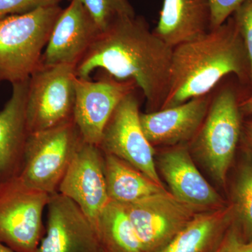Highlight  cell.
<instances>
[{
	"label": "cell",
	"mask_w": 252,
	"mask_h": 252,
	"mask_svg": "<svg viewBox=\"0 0 252 252\" xmlns=\"http://www.w3.org/2000/svg\"><path fill=\"white\" fill-rule=\"evenodd\" d=\"M95 231L103 252H144L121 204L109 200L99 215Z\"/></svg>",
	"instance_id": "cell-20"
},
{
	"label": "cell",
	"mask_w": 252,
	"mask_h": 252,
	"mask_svg": "<svg viewBox=\"0 0 252 252\" xmlns=\"http://www.w3.org/2000/svg\"><path fill=\"white\" fill-rule=\"evenodd\" d=\"M210 0H164L154 34L172 49L211 30Z\"/></svg>",
	"instance_id": "cell-17"
},
{
	"label": "cell",
	"mask_w": 252,
	"mask_h": 252,
	"mask_svg": "<svg viewBox=\"0 0 252 252\" xmlns=\"http://www.w3.org/2000/svg\"><path fill=\"white\" fill-rule=\"evenodd\" d=\"M144 252H159L202 212L175 198L170 191L122 205Z\"/></svg>",
	"instance_id": "cell-9"
},
{
	"label": "cell",
	"mask_w": 252,
	"mask_h": 252,
	"mask_svg": "<svg viewBox=\"0 0 252 252\" xmlns=\"http://www.w3.org/2000/svg\"><path fill=\"white\" fill-rule=\"evenodd\" d=\"M155 161L158 175L161 174L170 193L181 201L200 211L228 205L199 171L188 144L162 148Z\"/></svg>",
	"instance_id": "cell-12"
},
{
	"label": "cell",
	"mask_w": 252,
	"mask_h": 252,
	"mask_svg": "<svg viewBox=\"0 0 252 252\" xmlns=\"http://www.w3.org/2000/svg\"><path fill=\"white\" fill-rule=\"evenodd\" d=\"M75 67L71 64L41 65L32 74L26 103L30 133L73 120Z\"/></svg>",
	"instance_id": "cell-7"
},
{
	"label": "cell",
	"mask_w": 252,
	"mask_h": 252,
	"mask_svg": "<svg viewBox=\"0 0 252 252\" xmlns=\"http://www.w3.org/2000/svg\"><path fill=\"white\" fill-rule=\"evenodd\" d=\"M240 108L244 117L252 115V92L242 99L240 104Z\"/></svg>",
	"instance_id": "cell-28"
},
{
	"label": "cell",
	"mask_w": 252,
	"mask_h": 252,
	"mask_svg": "<svg viewBox=\"0 0 252 252\" xmlns=\"http://www.w3.org/2000/svg\"><path fill=\"white\" fill-rule=\"evenodd\" d=\"M212 97L207 94L175 107L140 113L146 138L154 148L189 144L206 117Z\"/></svg>",
	"instance_id": "cell-15"
},
{
	"label": "cell",
	"mask_w": 252,
	"mask_h": 252,
	"mask_svg": "<svg viewBox=\"0 0 252 252\" xmlns=\"http://www.w3.org/2000/svg\"><path fill=\"white\" fill-rule=\"evenodd\" d=\"M234 220L229 203L220 208L198 212L188 225L159 252H209Z\"/></svg>",
	"instance_id": "cell-18"
},
{
	"label": "cell",
	"mask_w": 252,
	"mask_h": 252,
	"mask_svg": "<svg viewBox=\"0 0 252 252\" xmlns=\"http://www.w3.org/2000/svg\"><path fill=\"white\" fill-rule=\"evenodd\" d=\"M29 79L12 84V94L0 110V182L18 177L22 170L30 132L26 118Z\"/></svg>",
	"instance_id": "cell-16"
},
{
	"label": "cell",
	"mask_w": 252,
	"mask_h": 252,
	"mask_svg": "<svg viewBox=\"0 0 252 252\" xmlns=\"http://www.w3.org/2000/svg\"><path fill=\"white\" fill-rule=\"evenodd\" d=\"M243 89L240 83H227L212 95L206 117L188 144L192 157L225 190L241 140L245 117L240 104L248 96Z\"/></svg>",
	"instance_id": "cell-3"
},
{
	"label": "cell",
	"mask_w": 252,
	"mask_h": 252,
	"mask_svg": "<svg viewBox=\"0 0 252 252\" xmlns=\"http://www.w3.org/2000/svg\"><path fill=\"white\" fill-rule=\"evenodd\" d=\"M0 252H15L14 250H11L9 247L5 245L4 244L1 243L0 242Z\"/></svg>",
	"instance_id": "cell-29"
},
{
	"label": "cell",
	"mask_w": 252,
	"mask_h": 252,
	"mask_svg": "<svg viewBox=\"0 0 252 252\" xmlns=\"http://www.w3.org/2000/svg\"><path fill=\"white\" fill-rule=\"evenodd\" d=\"M140 116V102L134 91L118 104L104 127L98 147L104 154L125 160L163 186L156 166V149L144 135Z\"/></svg>",
	"instance_id": "cell-8"
},
{
	"label": "cell",
	"mask_w": 252,
	"mask_h": 252,
	"mask_svg": "<svg viewBox=\"0 0 252 252\" xmlns=\"http://www.w3.org/2000/svg\"><path fill=\"white\" fill-rule=\"evenodd\" d=\"M173 49L151 31L141 16H125L100 33L75 67L78 78L94 71L118 80L135 81L147 101V112L161 109L168 94Z\"/></svg>",
	"instance_id": "cell-1"
},
{
	"label": "cell",
	"mask_w": 252,
	"mask_h": 252,
	"mask_svg": "<svg viewBox=\"0 0 252 252\" xmlns=\"http://www.w3.org/2000/svg\"><path fill=\"white\" fill-rule=\"evenodd\" d=\"M63 0H0V20L26 14L44 6L59 5Z\"/></svg>",
	"instance_id": "cell-25"
},
{
	"label": "cell",
	"mask_w": 252,
	"mask_h": 252,
	"mask_svg": "<svg viewBox=\"0 0 252 252\" xmlns=\"http://www.w3.org/2000/svg\"><path fill=\"white\" fill-rule=\"evenodd\" d=\"M63 9L52 5L0 20V83L28 80L40 67L50 34Z\"/></svg>",
	"instance_id": "cell-4"
},
{
	"label": "cell",
	"mask_w": 252,
	"mask_h": 252,
	"mask_svg": "<svg viewBox=\"0 0 252 252\" xmlns=\"http://www.w3.org/2000/svg\"><path fill=\"white\" fill-rule=\"evenodd\" d=\"M73 120L86 143L99 145L104 127L118 104L138 89L132 80H118L102 72L95 80L76 77Z\"/></svg>",
	"instance_id": "cell-10"
},
{
	"label": "cell",
	"mask_w": 252,
	"mask_h": 252,
	"mask_svg": "<svg viewBox=\"0 0 252 252\" xmlns=\"http://www.w3.org/2000/svg\"><path fill=\"white\" fill-rule=\"evenodd\" d=\"M228 75L252 91L248 54L232 16L203 35L173 48L168 94L160 109L210 94Z\"/></svg>",
	"instance_id": "cell-2"
},
{
	"label": "cell",
	"mask_w": 252,
	"mask_h": 252,
	"mask_svg": "<svg viewBox=\"0 0 252 252\" xmlns=\"http://www.w3.org/2000/svg\"><path fill=\"white\" fill-rule=\"evenodd\" d=\"M209 252H252V243L245 240L233 220L218 243Z\"/></svg>",
	"instance_id": "cell-24"
},
{
	"label": "cell",
	"mask_w": 252,
	"mask_h": 252,
	"mask_svg": "<svg viewBox=\"0 0 252 252\" xmlns=\"http://www.w3.org/2000/svg\"><path fill=\"white\" fill-rule=\"evenodd\" d=\"M59 193L77 204L95 230L99 215L110 200L104 154L98 146L81 142L60 184Z\"/></svg>",
	"instance_id": "cell-11"
},
{
	"label": "cell",
	"mask_w": 252,
	"mask_h": 252,
	"mask_svg": "<svg viewBox=\"0 0 252 252\" xmlns=\"http://www.w3.org/2000/svg\"><path fill=\"white\" fill-rule=\"evenodd\" d=\"M82 142L74 120L30 133L18 178L49 195L59 193L60 184Z\"/></svg>",
	"instance_id": "cell-5"
},
{
	"label": "cell",
	"mask_w": 252,
	"mask_h": 252,
	"mask_svg": "<svg viewBox=\"0 0 252 252\" xmlns=\"http://www.w3.org/2000/svg\"><path fill=\"white\" fill-rule=\"evenodd\" d=\"M212 10L211 30L225 23L246 0H210Z\"/></svg>",
	"instance_id": "cell-26"
},
{
	"label": "cell",
	"mask_w": 252,
	"mask_h": 252,
	"mask_svg": "<svg viewBox=\"0 0 252 252\" xmlns=\"http://www.w3.org/2000/svg\"><path fill=\"white\" fill-rule=\"evenodd\" d=\"M50 197L18 177L0 182V242L15 252H35L45 234L43 213Z\"/></svg>",
	"instance_id": "cell-6"
},
{
	"label": "cell",
	"mask_w": 252,
	"mask_h": 252,
	"mask_svg": "<svg viewBox=\"0 0 252 252\" xmlns=\"http://www.w3.org/2000/svg\"><path fill=\"white\" fill-rule=\"evenodd\" d=\"M240 144L246 147L252 155V118L244 119Z\"/></svg>",
	"instance_id": "cell-27"
},
{
	"label": "cell",
	"mask_w": 252,
	"mask_h": 252,
	"mask_svg": "<svg viewBox=\"0 0 252 252\" xmlns=\"http://www.w3.org/2000/svg\"><path fill=\"white\" fill-rule=\"evenodd\" d=\"M100 32L80 0H70L55 23L41 65L77 66Z\"/></svg>",
	"instance_id": "cell-14"
},
{
	"label": "cell",
	"mask_w": 252,
	"mask_h": 252,
	"mask_svg": "<svg viewBox=\"0 0 252 252\" xmlns=\"http://www.w3.org/2000/svg\"><path fill=\"white\" fill-rule=\"evenodd\" d=\"M240 158L230 185L228 203L243 238L252 243V155L240 143Z\"/></svg>",
	"instance_id": "cell-21"
},
{
	"label": "cell",
	"mask_w": 252,
	"mask_h": 252,
	"mask_svg": "<svg viewBox=\"0 0 252 252\" xmlns=\"http://www.w3.org/2000/svg\"><path fill=\"white\" fill-rule=\"evenodd\" d=\"M241 34L250 66V86L252 92V0H246L232 15Z\"/></svg>",
	"instance_id": "cell-23"
},
{
	"label": "cell",
	"mask_w": 252,
	"mask_h": 252,
	"mask_svg": "<svg viewBox=\"0 0 252 252\" xmlns=\"http://www.w3.org/2000/svg\"><path fill=\"white\" fill-rule=\"evenodd\" d=\"M46 208L45 234L35 252H103L94 225L72 200L54 193Z\"/></svg>",
	"instance_id": "cell-13"
},
{
	"label": "cell",
	"mask_w": 252,
	"mask_h": 252,
	"mask_svg": "<svg viewBox=\"0 0 252 252\" xmlns=\"http://www.w3.org/2000/svg\"><path fill=\"white\" fill-rule=\"evenodd\" d=\"M104 172L109 200L121 205L167 191L138 169L111 154H104Z\"/></svg>",
	"instance_id": "cell-19"
},
{
	"label": "cell",
	"mask_w": 252,
	"mask_h": 252,
	"mask_svg": "<svg viewBox=\"0 0 252 252\" xmlns=\"http://www.w3.org/2000/svg\"><path fill=\"white\" fill-rule=\"evenodd\" d=\"M81 4L100 31L119 18L135 16V10L127 0H80Z\"/></svg>",
	"instance_id": "cell-22"
}]
</instances>
